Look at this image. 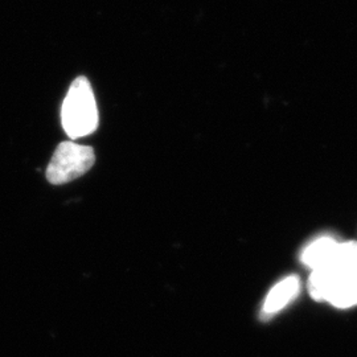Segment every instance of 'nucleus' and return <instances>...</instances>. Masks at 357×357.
I'll return each instance as SVG.
<instances>
[{
	"mask_svg": "<svg viewBox=\"0 0 357 357\" xmlns=\"http://www.w3.org/2000/svg\"><path fill=\"white\" fill-rule=\"evenodd\" d=\"M61 122L72 139L88 137L98 128V109L88 78L78 77L70 85L61 109Z\"/></svg>",
	"mask_w": 357,
	"mask_h": 357,
	"instance_id": "f257e3e1",
	"label": "nucleus"
},
{
	"mask_svg": "<svg viewBox=\"0 0 357 357\" xmlns=\"http://www.w3.org/2000/svg\"><path fill=\"white\" fill-rule=\"evenodd\" d=\"M96 162V155L89 146L75 142H63L56 149L47 168V178L52 184L60 185L86 174Z\"/></svg>",
	"mask_w": 357,
	"mask_h": 357,
	"instance_id": "f03ea898",
	"label": "nucleus"
},
{
	"mask_svg": "<svg viewBox=\"0 0 357 357\" xmlns=\"http://www.w3.org/2000/svg\"><path fill=\"white\" fill-rule=\"evenodd\" d=\"M301 290V280L296 275H290L280 283H277L268 294L264 306H262V318L268 319L270 317L278 314L287 305H290L298 296Z\"/></svg>",
	"mask_w": 357,
	"mask_h": 357,
	"instance_id": "7ed1b4c3",
	"label": "nucleus"
},
{
	"mask_svg": "<svg viewBox=\"0 0 357 357\" xmlns=\"http://www.w3.org/2000/svg\"><path fill=\"white\" fill-rule=\"evenodd\" d=\"M339 243H340L331 236L319 237L307 245L301 255V261L311 271L326 268L331 262L332 257L336 253Z\"/></svg>",
	"mask_w": 357,
	"mask_h": 357,
	"instance_id": "20e7f679",
	"label": "nucleus"
},
{
	"mask_svg": "<svg viewBox=\"0 0 357 357\" xmlns=\"http://www.w3.org/2000/svg\"><path fill=\"white\" fill-rule=\"evenodd\" d=\"M324 302L337 308H348L357 305V270L344 274L333 283L326 295Z\"/></svg>",
	"mask_w": 357,
	"mask_h": 357,
	"instance_id": "39448f33",
	"label": "nucleus"
}]
</instances>
